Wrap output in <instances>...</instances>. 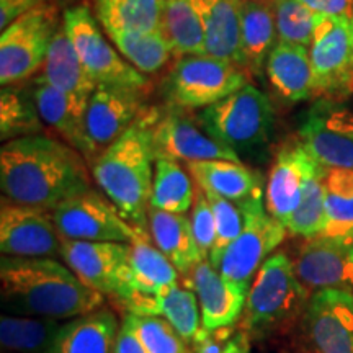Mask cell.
Segmentation results:
<instances>
[{
  "mask_svg": "<svg viewBox=\"0 0 353 353\" xmlns=\"http://www.w3.org/2000/svg\"><path fill=\"white\" fill-rule=\"evenodd\" d=\"M303 144H286L276 152L265 188V208L286 228L309 180L321 170Z\"/></svg>",
  "mask_w": 353,
  "mask_h": 353,
  "instance_id": "ac0fdd59",
  "label": "cell"
},
{
  "mask_svg": "<svg viewBox=\"0 0 353 353\" xmlns=\"http://www.w3.org/2000/svg\"><path fill=\"white\" fill-rule=\"evenodd\" d=\"M132 330L148 353H190L187 342L164 317L126 314Z\"/></svg>",
  "mask_w": 353,
  "mask_h": 353,
  "instance_id": "60d3db41",
  "label": "cell"
},
{
  "mask_svg": "<svg viewBox=\"0 0 353 353\" xmlns=\"http://www.w3.org/2000/svg\"><path fill=\"white\" fill-rule=\"evenodd\" d=\"M51 216L65 239L131 244L138 236V228L128 223L117 206L95 190L59 203Z\"/></svg>",
  "mask_w": 353,
  "mask_h": 353,
  "instance_id": "7c38bea8",
  "label": "cell"
},
{
  "mask_svg": "<svg viewBox=\"0 0 353 353\" xmlns=\"http://www.w3.org/2000/svg\"><path fill=\"white\" fill-rule=\"evenodd\" d=\"M161 32L169 41L174 56L206 54L205 32L192 0H164Z\"/></svg>",
  "mask_w": 353,
  "mask_h": 353,
  "instance_id": "1f68e13d",
  "label": "cell"
},
{
  "mask_svg": "<svg viewBox=\"0 0 353 353\" xmlns=\"http://www.w3.org/2000/svg\"><path fill=\"white\" fill-rule=\"evenodd\" d=\"M41 2L43 0H0V28L2 32Z\"/></svg>",
  "mask_w": 353,
  "mask_h": 353,
  "instance_id": "ee69618b",
  "label": "cell"
},
{
  "mask_svg": "<svg viewBox=\"0 0 353 353\" xmlns=\"http://www.w3.org/2000/svg\"><path fill=\"white\" fill-rule=\"evenodd\" d=\"M187 283L196 293L205 329L231 327L244 312L247 291L228 281L210 260H201L193 268Z\"/></svg>",
  "mask_w": 353,
  "mask_h": 353,
  "instance_id": "ffe728a7",
  "label": "cell"
},
{
  "mask_svg": "<svg viewBox=\"0 0 353 353\" xmlns=\"http://www.w3.org/2000/svg\"><path fill=\"white\" fill-rule=\"evenodd\" d=\"M118 330L117 316L100 307L64 322L46 353H114Z\"/></svg>",
  "mask_w": 353,
  "mask_h": 353,
  "instance_id": "d4e9b609",
  "label": "cell"
},
{
  "mask_svg": "<svg viewBox=\"0 0 353 353\" xmlns=\"http://www.w3.org/2000/svg\"><path fill=\"white\" fill-rule=\"evenodd\" d=\"M126 314L164 317L176 332L190 343L200 330L198 298L192 288L175 283L152 296H134L121 304Z\"/></svg>",
  "mask_w": 353,
  "mask_h": 353,
  "instance_id": "cb8c5ba5",
  "label": "cell"
},
{
  "mask_svg": "<svg viewBox=\"0 0 353 353\" xmlns=\"http://www.w3.org/2000/svg\"><path fill=\"white\" fill-rule=\"evenodd\" d=\"M299 143L324 169L353 170V108L335 99H321L298 131Z\"/></svg>",
  "mask_w": 353,
  "mask_h": 353,
  "instance_id": "8fae6325",
  "label": "cell"
},
{
  "mask_svg": "<svg viewBox=\"0 0 353 353\" xmlns=\"http://www.w3.org/2000/svg\"><path fill=\"white\" fill-rule=\"evenodd\" d=\"M97 17L107 33L161 30L164 0H92Z\"/></svg>",
  "mask_w": 353,
  "mask_h": 353,
  "instance_id": "4dcf8cb0",
  "label": "cell"
},
{
  "mask_svg": "<svg viewBox=\"0 0 353 353\" xmlns=\"http://www.w3.org/2000/svg\"><path fill=\"white\" fill-rule=\"evenodd\" d=\"M265 70L270 85L286 101H303L314 97L307 48L278 41L268 56Z\"/></svg>",
  "mask_w": 353,
  "mask_h": 353,
  "instance_id": "83f0119b",
  "label": "cell"
},
{
  "mask_svg": "<svg viewBox=\"0 0 353 353\" xmlns=\"http://www.w3.org/2000/svg\"><path fill=\"white\" fill-rule=\"evenodd\" d=\"M151 234L138 228V236L130 244V259L118 306L134 296H152L179 283L180 273L151 241Z\"/></svg>",
  "mask_w": 353,
  "mask_h": 353,
  "instance_id": "44dd1931",
  "label": "cell"
},
{
  "mask_svg": "<svg viewBox=\"0 0 353 353\" xmlns=\"http://www.w3.org/2000/svg\"><path fill=\"white\" fill-rule=\"evenodd\" d=\"M303 3L319 15L352 17L353 0H301Z\"/></svg>",
  "mask_w": 353,
  "mask_h": 353,
  "instance_id": "f6af8a7d",
  "label": "cell"
},
{
  "mask_svg": "<svg viewBox=\"0 0 353 353\" xmlns=\"http://www.w3.org/2000/svg\"><path fill=\"white\" fill-rule=\"evenodd\" d=\"M249 83V72L239 64L208 54L185 56L167 74L164 94L172 107L208 108Z\"/></svg>",
  "mask_w": 353,
  "mask_h": 353,
  "instance_id": "8992f818",
  "label": "cell"
},
{
  "mask_svg": "<svg viewBox=\"0 0 353 353\" xmlns=\"http://www.w3.org/2000/svg\"><path fill=\"white\" fill-rule=\"evenodd\" d=\"M325 228L322 236L353 242V170L325 169Z\"/></svg>",
  "mask_w": 353,
  "mask_h": 353,
  "instance_id": "836d02e7",
  "label": "cell"
},
{
  "mask_svg": "<svg viewBox=\"0 0 353 353\" xmlns=\"http://www.w3.org/2000/svg\"><path fill=\"white\" fill-rule=\"evenodd\" d=\"M205 193L216 221V242L213 250H211L210 262L213 263V267L218 268L229 245L241 236L242 229H244L245 216L244 208H242L239 203L226 200V198L216 195L210 190H205Z\"/></svg>",
  "mask_w": 353,
  "mask_h": 353,
  "instance_id": "ab89813d",
  "label": "cell"
},
{
  "mask_svg": "<svg viewBox=\"0 0 353 353\" xmlns=\"http://www.w3.org/2000/svg\"><path fill=\"white\" fill-rule=\"evenodd\" d=\"M121 56L143 74L161 70L174 56L169 41L161 30L151 33L113 32L108 33Z\"/></svg>",
  "mask_w": 353,
  "mask_h": 353,
  "instance_id": "d590c367",
  "label": "cell"
},
{
  "mask_svg": "<svg viewBox=\"0 0 353 353\" xmlns=\"http://www.w3.org/2000/svg\"><path fill=\"white\" fill-rule=\"evenodd\" d=\"M229 341H231L229 327L208 330L201 325L190 342V345H192L193 353H223Z\"/></svg>",
  "mask_w": 353,
  "mask_h": 353,
  "instance_id": "7bdbcfd3",
  "label": "cell"
},
{
  "mask_svg": "<svg viewBox=\"0 0 353 353\" xmlns=\"http://www.w3.org/2000/svg\"><path fill=\"white\" fill-rule=\"evenodd\" d=\"M195 185L179 162L157 159L149 206L169 213L185 214L195 201Z\"/></svg>",
  "mask_w": 353,
  "mask_h": 353,
  "instance_id": "e575fe53",
  "label": "cell"
},
{
  "mask_svg": "<svg viewBox=\"0 0 353 353\" xmlns=\"http://www.w3.org/2000/svg\"><path fill=\"white\" fill-rule=\"evenodd\" d=\"M247 353H249V350H247Z\"/></svg>",
  "mask_w": 353,
  "mask_h": 353,
  "instance_id": "c3c4849f",
  "label": "cell"
},
{
  "mask_svg": "<svg viewBox=\"0 0 353 353\" xmlns=\"http://www.w3.org/2000/svg\"><path fill=\"white\" fill-rule=\"evenodd\" d=\"M63 25L81 57L83 68L97 85L144 88L148 79L132 68L121 52L114 50L87 7H72L64 12Z\"/></svg>",
  "mask_w": 353,
  "mask_h": 353,
  "instance_id": "9c48e42d",
  "label": "cell"
},
{
  "mask_svg": "<svg viewBox=\"0 0 353 353\" xmlns=\"http://www.w3.org/2000/svg\"><path fill=\"white\" fill-rule=\"evenodd\" d=\"M301 327L312 353H353V294L314 291L304 307Z\"/></svg>",
  "mask_w": 353,
  "mask_h": 353,
  "instance_id": "5bb4252c",
  "label": "cell"
},
{
  "mask_svg": "<svg viewBox=\"0 0 353 353\" xmlns=\"http://www.w3.org/2000/svg\"><path fill=\"white\" fill-rule=\"evenodd\" d=\"M143 108V88L97 85L85 112L88 138L100 151L108 148L144 113Z\"/></svg>",
  "mask_w": 353,
  "mask_h": 353,
  "instance_id": "d6986e66",
  "label": "cell"
},
{
  "mask_svg": "<svg viewBox=\"0 0 353 353\" xmlns=\"http://www.w3.org/2000/svg\"><path fill=\"white\" fill-rule=\"evenodd\" d=\"M276 38L272 0H241V46L247 72L262 74Z\"/></svg>",
  "mask_w": 353,
  "mask_h": 353,
  "instance_id": "f1b7e54d",
  "label": "cell"
},
{
  "mask_svg": "<svg viewBox=\"0 0 353 353\" xmlns=\"http://www.w3.org/2000/svg\"><path fill=\"white\" fill-rule=\"evenodd\" d=\"M33 97L44 125L54 130L65 144L81 152L88 162H94L100 156V149L92 143L85 130L88 103L57 90L44 79L37 83Z\"/></svg>",
  "mask_w": 353,
  "mask_h": 353,
  "instance_id": "7402d4cb",
  "label": "cell"
},
{
  "mask_svg": "<svg viewBox=\"0 0 353 353\" xmlns=\"http://www.w3.org/2000/svg\"><path fill=\"white\" fill-rule=\"evenodd\" d=\"M157 110L144 112L114 143L92 162V176L105 196L117 206L128 223L145 229L151 203L156 161L151 126Z\"/></svg>",
  "mask_w": 353,
  "mask_h": 353,
  "instance_id": "3957f363",
  "label": "cell"
},
{
  "mask_svg": "<svg viewBox=\"0 0 353 353\" xmlns=\"http://www.w3.org/2000/svg\"><path fill=\"white\" fill-rule=\"evenodd\" d=\"M309 59L314 95L341 100L353 94V15L317 17Z\"/></svg>",
  "mask_w": 353,
  "mask_h": 353,
  "instance_id": "ba28073f",
  "label": "cell"
},
{
  "mask_svg": "<svg viewBox=\"0 0 353 353\" xmlns=\"http://www.w3.org/2000/svg\"><path fill=\"white\" fill-rule=\"evenodd\" d=\"M307 301L309 291L299 281L293 260L285 252L272 254L255 273L242 324L252 334L275 332L303 316Z\"/></svg>",
  "mask_w": 353,
  "mask_h": 353,
  "instance_id": "277c9868",
  "label": "cell"
},
{
  "mask_svg": "<svg viewBox=\"0 0 353 353\" xmlns=\"http://www.w3.org/2000/svg\"><path fill=\"white\" fill-rule=\"evenodd\" d=\"M0 188L7 200L46 211L92 190L85 157L44 134L25 136L2 145Z\"/></svg>",
  "mask_w": 353,
  "mask_h": 353,
  "instance_id": "6da1fadb",
  "label": "cell"
},
{
  "mask_svg": "<svg viewBox=\"0 0 353 353\" xmlns=\"http://www.w3.org/2000/svg\"><path fill=\"white\" fill-rule=\"evenodd\" d=\"M324 175L325 169L321 170L309 180L304 188L303 198L298 208L291 214L286 229L293 236L304 237V239H314L322 236L325 228V192H324Z\"/></svg>",
  "mask_w": 353,
  "mask_h": 353,
  "instance_id": "74e56055",
  "label": "cell"
},
{
  "mask_svg": "<svg viewBox=\"0 0 353 353\" xmlns=\"http://www.w3.org/2000/svg\"><path fill=\"white\" fill-rule=\"evenodd\" d=\"M63 321L50 317L3 314L0 319V343L3 353H46Z\"/></svg>",
  "mask_w": 353,
  "mask_h": 353,
  "instance_id": "d6a6232c",
  "label": "cell"
},
{
  "mask_svg": "<svg viewBox=\"0 0 353 353\" xmlns=\"http://www.w3.org/2000/svg\"><path fill=\"white\" fill-rule=\"evenodd\" d=\"M193 180L201 188L234 203H244L262 196V175L242 162L234 161H195L187 162Z\"/></svg>",
  "mask_w": 353,
  "mask_h": 353,
  "instance_id": "484cf974",
  "label": "cell"
},
{
  "mask_svg": "<svg viewBox=\"0 0 353 353\" xmlns=\"http://www.w3.org/2000/svg\"><path fill=\"white\" fill-rule=\"evenodd\" d=\"M43 120L34 97L32 100L17 88L3 87L0 95V138L3 143L25 136L41 134Z\"/></svg>",
  "mask_w": 353,
  "mask_h": 353,
  "instance_id": "8d00e7d4",
  "label": "cell"
},
{
  "mask_svg": "<svg viewBox=\"0 0 353 353\" xmlns=\"http://www.w3.org/2000/svg\"><path fill=\"white\" fill-rule=\"evenodd\" d=\"M245 223L241 236L224 252L218 270L249 293L252 278L273 250L285 241L286 229L265 208L262 196L242 205Z\"/></svg>",
  "mask_w": 353,
  "mask_h": 353,
  "instance_id": "30bf717a",
  "label": "cell"
},
{
  "mask_svg": "<svg viewBox=\"0 0 353 353\" xmlns=\"http://www.w3.org/2000/svg\"><path fill=\"white\" fill-rule=\"evenodd\" d=\"M190 221H192L193 236H195L201 259L210 260L211 250L216 242V221L205 190L200 185H196L195 188V201H193Z\"/></svg>",
  "mask_w": 353,
  "mask_h": 353,
  "instance_id": "b9f144b4",
  "label": "cell"
},
{
  "mask_svg": "<svg viewBox=\"0 0 353 353\" xmlns=\"http://www.w3.org/2000/svg\"><path fill=\"white\" fill-rule=\"evenodd\" d=\"M0 299L6 314L68 321L100 309L105 296L54 259L2 255Z\"/></svg>",
  "mask_w": 353,
  "mask_h": 353,
  "instance_id": "7a4b0ae2",
  "label": "cell"
},
{
  "mask_svg": "<svg viewBox=\"0 0 353 353\" xmlns=\"http://www.w3.org/2000/svg\"><path fill=\"white\" fill-rule=\"evenodd\" d=\"M294 272L307 291L341 290L353 294V242L317 236L294 259Z\"/></svg>",
  "mask_w": 353,
  "mask_h": 353,
  "instance_id": "e0dca14e",
  "label": "cell"
},
{
  "mask_svg": "<svg viewBox=\"0 0 353 353\" xmlns=\"http://www.w3.org/2000/svg\"><path fill=\"white\" fill-rule=\"evenodd\" d=\"M61 236L51 211L2 198L0 250L8 257H61Z\"/></svg>",
  "mask_w": 353,
  "mask_h": 353,
  "instance_id": "4fadbf2b",
  "label": "cell"
},
{
  "mask_svg": "<svg viewBox=\"0 0 353 353\" xmlns=\"http://www.w3.org/2000/svg\"><path fill=\"white\" fill-rule=\"evenodd\" d=\"M273 121L275 112L270 99L250 83L200 114L205 132L239 156L252 154L267 144Z\"/></svg>",
  "mask_w": 353,
  "mask_h": 353,
  "instance_id": "5b68a950",
  "label": "cell"
},
{
  "mask_svg": "<svg viewBox=\"0 0 353 353\" xmlns=\"http://www.w3.org/2000/svg\"><path fill=\"white\" fill-rule=\"evenodd\" d=\"M154 156L167 161H234L241 162L239 154L203 132L195 123L185 117L182 108L172 107L156 114L151 126Z\"/></svg>",
  "mask_w": 353,
  "mask_h": 353,
  "instance_id": "2e32d148",
  "label": "cell"
},
{
  "mask_svg": "<svg viewBox=\"0 0 353 353\" xmlns=\"http://www.w3.org/2000/svg\"><path fill=\"white\" fill-rule=\"evenodd\" d=\"M114 353H148L139 341V337L132 330L131 324L123 319L120 330L117 334V342H114Z\"/></svg>",
  "mask_w": 353,
  "mask_h": 353,
  "instance_id": "bcb514c9",
  "label": "cell"
},
{
  "mask_svg": "<svg viewBox=\"0 0 353 353\" xmlns=\"http://www.w3.org/2000/svg\"><path fill=\"white\" fill-rule=\"evenodd\" d=\"M61 259L88 288L113 301L120 298L130 259V244L72 241L63 237Z\"/></svg>",
  "mask_w": 353,
  "mask_h": 353,
  "instance_id": "9a60e30c",
  "label": "cell"
},
{
  "mask_svg": "<svg viewBox=\"0 0 353 353\" xmlns=\"http://www.w3.org/2000/svg\"><path fill=\"white\" fill-rule=\"evenodd\" d=\"M148 226L152 242L157 249L174 263V267L185 278L201 262L192 221L185 214L169 213L149 206Z\"/></svg>",
  "mask_w": 353,
  "mask_h": 353,
  "instance_id": "4316f807",
  "label": "cell"
},
{
  "mask_svg": "<svg viewBox=\"0 0 353 353\" xmlns=\"http://www.w3.org/2000/svg\"><path fill=\"white\" fill-rule=\"evenodd\" d=\"M44 81L74 99L88 103L97 83L83 68L64 25L59 26L44 59Z\"/></svg>",
  "mask_w": 353,
  "mask_h": 353,
  "instance_id": "f546056e",
  "label": "cell"
},
{
  "mask_svg": "<svg viewBox=\"0 0 353 353\" xmlns=\"http://www.w3.org/2000/svg\"><path fill=\"white\" fill-rule=\"evenodd\" d=\"M249 350V342H247L245 334H237L226 343L223 353H247Z\"/></svg>",
  "mask_w": 353,
  "mask_h": 353,
  "instance_id": "7dc6e473",
  "label": "cell"
},
{
  "mask_svg": "<svg viewBox=\"0 0 353 353\" xmlns=\"http://www.w3.org/2000/svg\"><path fill=\"white\" fill-rule=\"evenodd\" d=\"M59 26L57 7L41 2L3 30L0 37V82L3 87L30 77L44 64Z\"/></svg>",
  "mask_w": 353,
  "mask_h": 353,
  "instance_id": "52a82bcc",
  "label": "cell"
},
{
  "mask_svg": "<svg viewBox=\"0 0 353 353\" xmlns=\"http://www.w3.org/2000/svg\"><path fill=\"white\" fill-rule=\"evenodd\" d=\"M276 33L280 41L311 46L319 13L312 12L301 0H272Z\"/></svg>",
  "mask_w": 353,
  "mask_h": 353,
  "instance_id": "f35d334b",
  "label": "cell"
},
{
  "mask_svg": "<svg viewBox=\"0 0 353 353\" xmlns=\"http://www.w3.org/2000/svg\"><path fill=\"white\" fill-rule=\"evenodd\" d=\"M192 3L205 32L206 54L244 68L241 46V0H192Z\"/></svg>",
  "mask_w": 353,
  "mask_h": 353,
  "instance_id": "603a6c76",
  "label": "cell"
}]
</instances>
